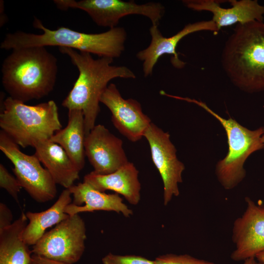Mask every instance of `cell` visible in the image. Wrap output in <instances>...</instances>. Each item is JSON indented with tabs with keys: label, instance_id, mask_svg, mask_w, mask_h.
Masks as SVG:
<instances>
[{
	"label": "cell",
	"instance_id": "cell-6",
	"mask_svg": "<svg viewBox=\"0 0 264 264\" xmlns=\"http://www.w3.org/2000/svg\"><path fill=\"white\" fill-rule=\"evenodd\" d=\"M172 97L198 105L216 118L223 126L227 137L228 152L226 156L218 162L216 174L224 189L230 190L236 187L246 176L243 165L247 158L254 152L264 149L262 137L264 127L250 130L231 117L227 119L221 117L201 101L175 95Z\"/></svg>",
	"mask_w": 264,
	"mask_h": 264
},
{
	"label": "cell",
	"instance_id": "cell-8",
	"mask_svg": "<svg viewBox=\"0 0 264 264\" xmlns=\"http://www.w3.org/2000/svg\"><path fill=\"white\" fill-rule=\"evenodd\" d=\"M87 238L85 222L79 214L69 216L45 232L33 246L34 254L66 264L81 258Z\"/></svg>",
	"mask_w": 264,
	"mask_h": 264
},
{
	"label": "cell",
	"instance_id": "cell-4",
	"mask_svg": "<svg viewBox=\"0 0 264 264\" xmlns=\"http://www.w3.org/2000/svg\"><path fill=\"white\" fill-rule=\"evenodd\" d=\"M221 62L240 89L250 93L264 91V22L237 24L224 45Z\"/></svg>",
	"mask_w": 264,
	"mask_h": 264
},
{
	"label": "cell",
	"instance_id": "cell-29",
	"mask_svg": "<svg viewBox=\"0 0 264 264\" xmlns=\"http://www.w3.org/2000/svg\"><path fill=\"white\" fill-rule=\"evenodd\" d=\"M255 258L258 261L264 263V251L257 254Z\"/></svg>",
	"mask_w": 264,
	"mask_h": 264
},
{
	"label": "cell",
	"instance_id": "cell-11",
	"mask_svg": "<svg viewBox=\"0 0 264 264\" xmlns=\"http://www.w3.org/2000/svg\"><path fill=\"white\" fill-rule=\"evenodd\" d=\"M100 102L109 109L113 125L123 136L132 142H136L144 137L152 122L143 113L139 102L132 98H123L113 83L108 85Z\"/></svg>",
	"mask_w": 264,
	"mask_h": 264
},
{
	"label": "cell",
	"instance_id": "cell-13",
	"mask_svg": "<svg viewBox=\"0 0 264 264\" xmlns=\"http://www.w3.org/2000/svg\"><path fill=\"white\" fill-rule=\"evenodd\" d=\"M201 31H209L217 33L219 30L212 21H201L189 23L175 35L164 37L158 26L152 25L150 28L151 40L149 45L136 54V57L143 62L142 69L144 77L152 75L159 59L164 54L172 55L171 62L176 68L184 67L186 63L178 57L176 51L179 42L187 35Z\"/></svg>",
	"mask_w": 264,
	"mask_h": 264
},
{
	"label": "cell",
	"instance_id": "cell-18",
	"mask_svg": "<svg viewBox=\"0 0 264 264\" xmlns=\"http://www.w3.org/2000/svg\"><path fill=\"white\" fill-rule=\"evenodd\" d=\"M34 148L35 154L56 184L68 189L79 178L80 171L61 146L49 139L41 142Z\"/></svg>",
	"mask_w": 264,
	"mask_h": 264
},
{
	"label": "cell",
	"instance_id": "cell-23",
	"mask_svg": "<svg viewBox=\"0 0 264 264\" xmlns=\"http://www.w3.org/2000/svg\"><path fill=\"white\" fill-rule=\"evenodd\" d=\"M154 261L155 264H216L188 254H165L157 257Z\"/></svg>",
	"mask_w": 264,
	"mask_h": 264
},
{
	"label": "cell",
	"instance_id": "cell-27",
	"mask_svg": "<svg viewBox=\"0 0 264 264\" xmlns=\"http://www.w3.org/2000/svg\"><path fill=\"white\" fill-rule=\"evenodd\" d=\"M4 5L3 0H0V26H2L6 22V15L4 13Z\"/></svg>",
	"mask_w": 264,
	"mask_h": 264
},
{
	"label": "cell",
	"instance_id": "cell-17",
	"mask_svg": "<svg viewBox=\"0 0 264 264\" xmlns=\"http://www.w3.org/2000/svg\"><path fill=\"white\" fill-rule=\"evenodd\" d=\"M139 171L130 162L108 175H99L93 171L84 177V182L102 192L111 190L122 195L131 204L136 205L140 200L141 184Z\"/></svg>",
	"mask_w": 264,
	"mask_h": 264
},
{
	"label": "cell",
	"instance_id": "cell-16",
	"mask_svg": "<svg viewBox=\"0 0 264 264\" xmlns=\"http://www.w3.org/2000/svg\"><path fill=\"white\" fill-rule=\"evenodd\" d=\"M72 202L67 205L65 213L69 216L95 211H114L125 217L133 214L132 210L123 203L118 194H106L99 191L84 182L69 188Z\"/></svg>",
	"mask_w": 264,
	"mask_h": 264
},
{
	"label": "cell",
	"instance_id": "cell-30",
	"mask_svg": "<svg viewBox=\"0 0 264 264\" xmlns=\"http://www.w3.org/2000/svg\"><path fill=\"white\" fill-rule=\"evenodd\" d=\"M262 142H263V144H264V133L263 135H262Z\"/></svg>",
	"mask_w": 264,
	"mask_h": 264
},
{
	"label": "cell",
	"instance_id": "cell-24",
	"mask_svg": "<svg viewBox=\"0 0 264 264\" xmlns=\"http://www.w3.org/2000/svg\"><path fill=\"white\" fill-rule=\"evenodd\" d=\"M103 264H155L154 261L136 255H119L109 253L102 259Z\"/></svg>",
	"mask_w": 264,
	"mask_h": 264
},
{
	"label": "cell",
	"instance_id": "cell-28",
	"mask_svg": "<svg viewBox=\"0 0 264 264\" xmlns=\"http://www.w3.org/2000/svg\"><path fill=\"white\" fill-rule=\"evenodd\" d=\"M243 264H264V263L258 261L255 257H251L244 260Z\"/></svg>",
	"mask_w": 264,
	"mask_h": 264
},
{
	"label": "cell",
	"instance_id": "cell-3",
	"mask_svg": "<svg viewBox=\"0 0 264 264\" xmlns=\"http://www.w3.org/2000/svg\"><path fill=\"white\" fill-rule=\"evenodd\" d=\"M33 26L42 30L36 34L18 31L5 35L0 44L2 49L47 46L70 48L79 51L97 55L99 58L119 57L125 50L127 33L121 27H115L99 33H86L66 27L54 30L45 27L41 20L35 17Z\"/></svg>",
	"mask_w": 264,
	"mask_h": 264
},
{
	"label": "cell",
	"instance_id": "cell-12",
	"mask_svg": "<svg viewBox=\"0 0 264 264\" xmlns=\"http://www.w3.org/2000/svg\"><path fill=\"white\" fill-rule=\"evenodd\" d=\"M246 210L233 225L232 239L236 248L231 254L235 261L255 257L264 251V204L246 197Z\"/></svg>",
	"mask_w": 264,
	"mask_h": 264
},
{
	"label": "cell",
	"instance_id": "cell-26",
	"mask_svg": "<svg viewBox=\"0 0 264 264\" xmlns=\"http://www.w3.org/2000/svg\"><path fill=\"white\" fill-rule=\"evenodd\" d=\"M30 264H66L33 254Z\"/></svg>",
	"mask_w": 264,
	"mask_h": 264
},
{
	"label": "cell",
	"instance_id": "cell-5",
	"mask_svg": "<svg viewBox=\"0 0 264 264\" xmlns=\"http://www.w3.org/2000/svg\"><path fill=\"white\" fill-rule=\"evenodd\" d=\"M0 127L23 148L49 140L62 129L53 100L30 106L8 96L2 101Z\"/></svg>",
	"mask_w": 264,
	"mask_h": 264
},
{
	"label": "cell",
	"instance_id": "cell-21",
	"mask_svg": "<svg viewBox=\"0 0 264 264\" xmlns=\"http://www.w3.org/2000/svg\"><path fill=\"white\" fill-rule=\"evenodd\" d=\"M25 214L0 231V264H30L32 253L22 239L27 224Z\"/></svg>",
	"mask_w": 264,
	"mask_h": 264
},
{
	"label": "cell",
	"instance_id": "cell-19",
	"mask_svg": "<svg viewBox=\"0 0 264 264\" xmlns=\"http://www.w3.org/2000/svg\"><path fill=\"white\" fill-rule=\"evenodd\" d=\"M71 194L68 189L61 193L57 201L49 208L40 212L28 211V220L22 233V239L28 245H34L49 227L57 225L69 215L65 213L67 205L72 203Z\"/></svg>",
	"mask_w": 264,
	"mask_h": 264
},
{
	"label": "cell",
	"instance_id": "cell-9",
	"mask_svg": "<svg viewBox=\"0 0 264 264\" xmlns=\"http://www.w3.org/2000/svg\"><path fill=\"white\" fill-rule=\"evenodd\" d=\"M61 10L76 8L85 11L98 26L117 27L119 20L130 15H138L148 18L152 25L158 26L164 12V6L159 2H150L138 4L133 0H54Z\"/></svg>",
	"mask_w": 264,
	"mask_h": 264
},
{
	"label": "cell",
	"instance_id": "cell-15",
	"mask_svg": "<svg viewBox=\"0 0 264 264\" xmlns=\"http://www.w3.org/2000/svg\"><path fill=\"white\" fill-rule=\"evenodd\" d=\"M222 0H184L188 8L197 11H206L212 13L211 20L219 31L222 27L235 24H243L253 21H264V5L257 0H230L231 7H222Z\"/></svg>",
	"mask_w": 264,
	"mask_h": 264
},
{
	"label": "cell",
	"instance_id": "cell-7",
	"mask_svg": "<svg viewBox=\"0 0 264 264\" xmlns=\"http://www.w3.org/2000/svg\"><path fill=\"white\" fill-rule=\"evenodd\" d=\"M0 150L13 164V172L22 187L34 200L45 203L55 198L56 183L48 170L42 166L35 154L28 155L22 152L19 146L2 130Z\"/></svg>",
	"mask_w": 264,
	"mask_h": 264
},
{
	"label": "cell",
	"instance_id": "cell-22",
	"mask_svg": "<svg viewBox=\"0 0 264 264\" xmlns=\"http://www.w3.org/2000/svg\"><path fill=\"white\" fill-rule=\"evenodd\" d=\"M0 187L5 190L19 204V194L22 187L17 178L10 174L1 163L0 164Z\"/></svg>",
	"mask_w": 264,
	"mask_h": 264
},
{
	"label": "cell",
	"instance_id": "cell-1",
	"mask_svg": "<svg viewBox=\"0 0 264 264\" xmlns=\"http://www.w3.org/2000/svg\"><path fill=\"white\" fill-rule=\"evenodd\" d=\"M59 50L70 58L79 71L77 79L62 105L68 110H82L86 136L96 125L100 99L109 82L116 78L135 79L136 75L126 66L111 65V58L95 59L88 52L65 47H59Z\"/></svg>",
	"mask_w": 264,
	"mask_h": 264
},
{
	"label": "cell",
	"instance_id": "cell-20",
	"mask_svg": "<svg viewBox=\"0 0 264 264\" xmlns=\"http://www.w3.org/2000/svg\"><path fill=\"white\" fill-rule=\"evenodd\" d=\"M86 137L84 116L82 110H68L66 126L57 132L50 140L61 146L80 172L85 164Z\"/></svg>",
	"mask_w": 264,
	"mask_h": 264
},
{
	"label": "cell",
	"instance_id": "cell-14",
	"mask_svg": "<svg viewBox=\"0 0 264 264\" xmlns=\"http://www.w3.org/2000/svg\"><path fill=\"white\" fill-rule=\"evenodd\" d=\"M84 148L86 156L97 174H111L129 162L122 141L103 125H95L86 136Z\"/></svg>",
	"mask_w": 264,
	"mask_h": 264
},
{
	"label": "cell",
	"instance_id": "cell-2",
	"mask_svg": "<svg viewBox=\"0 0 264 264\" xmlns=\"http://www.w3.org/2000/svg\"><path fill=\"white\" fill-rule=\"evenodd\" d=\"M57 62L44 46L14 49L2 63V86L9 97L24 103L42 98L54 88Z\"/></svg>",
	"mask_w": 264,
	"mask_h": 264
},
{
	"label": "cell",
	"instance_id": "cell-25",
	"mask_svg": "<svg viewBox=\"0 0 264 264\" xmlns=\"http://www.w3.org/2000/svg\"><path fill=\"white\" fill-rule=\"evenodd\" d=\"M12 213L10 208L3 202L0 203V231L12 224Z\"/></svg>",
	"mask_w": 264,
	"mask_h": 264
},
{
	"label": "cell",
	"instance_id": "cell-10",
	"mask_svg": "<svg viewBox=\"0 0 264 264\" xmlns=\"http://www.w3.org/2000/svg\"><path fill=\"white\" fill-rule=\"evenodd\" d=\"M152 160L161 176L163 183V203L167 205L174 196L179 195L178 184L182 182L184 164L176 154V150L170 135L152 122L145 131Z\"/></svg>",
	"mask_w": 264,
	"mask_h": 264
}]
</instances>
